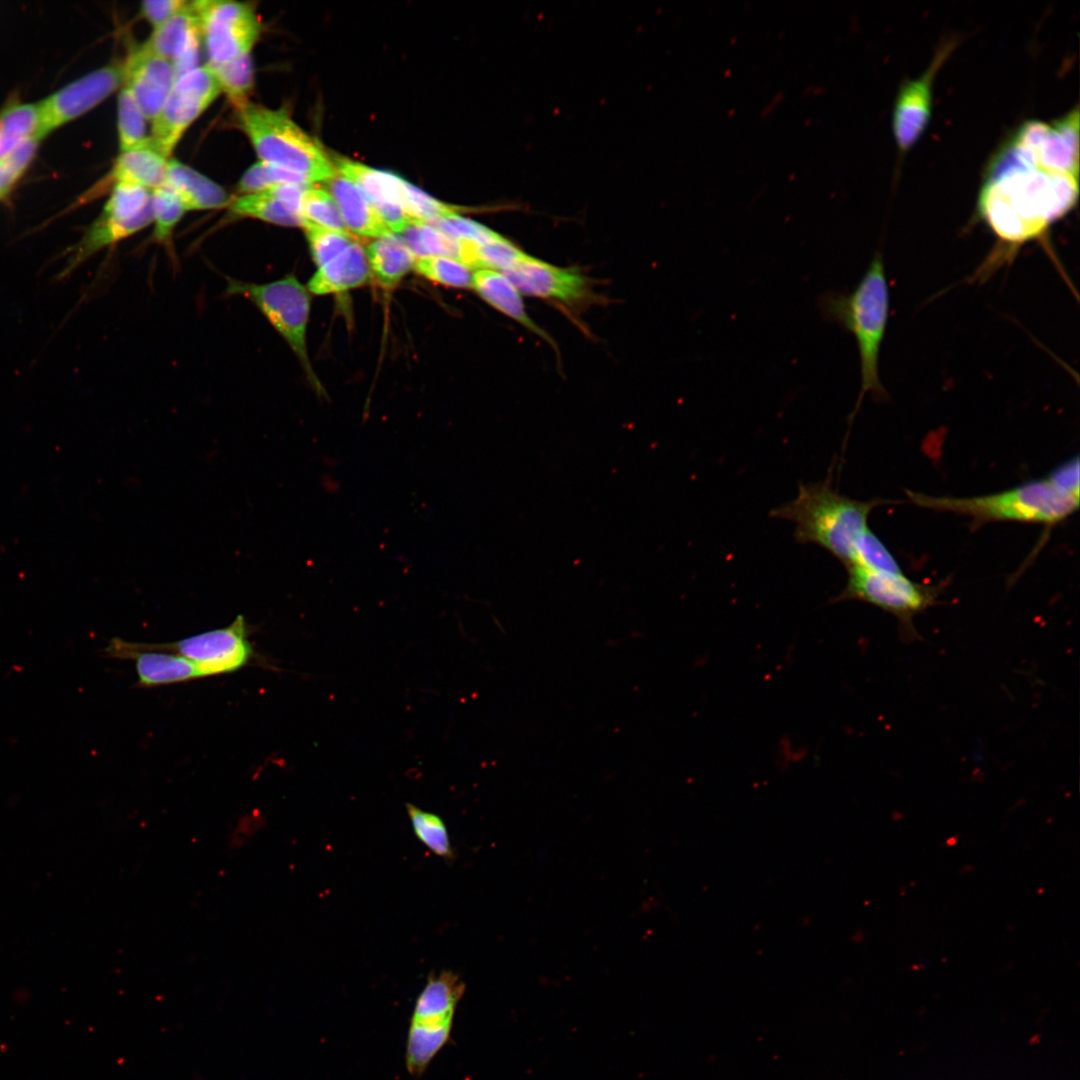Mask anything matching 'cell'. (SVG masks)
<instances>
[{
  "instance_id": "obj_8",
  "label": "cell",
  "mask_w": 1080,
  "mask_h": 1080,
  "mask_svg": "<svg viewBox=\"0 0 1080 1080\" xmlns=\"http://www.w3.org/2000/svg\"><path fill=\"white\" fill-rule=\"evenodd\" d=\"M152 191L133 184L114 183L101 213L77 243L65 252L61 277H66L98 252L152 223Z\"/></svg>"
},
{
  "instance_id": "obj_6",
  "label": "cell",
  "mask_w": 1080,
  "mask_h": 1080,
  "mask_svg": "<svg viewBox=\"0 0 1080 1080\" xmlns=\"http://www.w3.org/2000/svg\"><path fill=\"white\" fill-rule=\"evenodd\" d=\"M226 293L247 299L264 315L297 356L313 387L321 391L306 346L310 314L308 289L290 274L266 283L227 278Z\"/></svg>"
},
{
  "instance_id": "obj_33",
  "label": "cell",
  "mask_w": 1080,
  "mask_h": 1080,
  "mask_svg": "<svg viewBox=\"0 0 1080 1080\" xmlns=\"http://www.w3.org/2000/svg\"><path fill=\"white\" fill-rule=\"evenodd\" d=\"M209 67L215 74L221 90L235 107L249 101L248 96L254 86V73L250 54Z\"/></svg>"
},
{
  "instance_id": "obj_24",
  "label": "cell",
  "mask_w": 1080,
  "mask_h": 1080,
  "mask_svg": "<svg viewBox=\"0 0 1080 1080\" xmlns=\"http://www.w3.org/2000/svg\"><path fill=\"white\" fill-rule=\"evenodd\" d=\"M454 1016L411 1019L406 1044V1068L412 1076L422 1075L432 1059L449 1041Z\"/></svg>"
},
{
  "instance_id": "obj_20",
  "label": "cell",
  "mask_w": 1080,
  "mask_h": 1080,
  "mask_svg": "<svg viewBox=\"0 0 1080 1080\" xmlns=\"http://www.w3.org/2000/svg\"><path fill=\"white\" fill-rule=\"evenodd\" d=\"M324 183L325 189L334 198L348 231L374 239L391 233L354 182L336 172Z\"/></svg>"
},
{
  "instance_id": "obj_32",
  "label": "cell",
  "mask_w": 1080,
  "mask_h": 1080,
  "mask_svg": "<svg viewBox=\"0 0 1080 1080\" xmlns=\"http://www.w3.org/2000/svg\"><path fill=\"white\" fill-rule=\"evenodd\" d=\"M146 121L131 92L122 86L118 97V136L121 152L151 143L146 133Z\"/></svg>"
},
{
  "instance_id": "obj_45",
  "label": "cell",
  "mask_w": 1080,
  "mask_h": 1080,
  "mask_svg": "<svg viewBox=\"0 0 1080 1080\" xmlns=\"http://www.w3.org/2000/svg\"><path fill=\"white\" fill-rule=\"evenodd\" d=\"M955 840H956L955 838L949 839L950 844H954L956 842Z\"/></svg>"
},
{
  "instance_id": "obj_28",
  "label": "cell",
  "mask_w": 1080,
  "mask_h": 1080,
  "mask_svg": "<svg viewBox=\"0 0 1080 1080\" xmlns=\"http://www.w3.org/2000/svg\"><path fill=\"white\" fill-rule=\"evenodd\" d=\"M40 130L38 104L15 103L0 112V160L26 142L37 139Z\"/></svg>"
},
{
  "instance_id": "obj_43",
  "label": "cell",
  "mask_w": 1080,
  "mask_h": 1080,
  "mask_svg": "<svg viewBox=\"0 0 1080 1080\" xmlns=\"http://www.w3.org/2000/svg\"><path fill=\"white\" fill-rule=\"evenodd\" d=\"M189 2L185 0H148L141 3L140 11L142 16L155 29L187 7Z\"/></svg>"
},
{
  "instance_id": "obj_19",
  "label": "cell",
  "mask_w": 1080,
  "mask_h": 1080,
  "mask_svg": "<svg viewBox=\"0 0 1080 1080\" xmlns=\"http://www.w3.org/2000/svg\"><path fill=\"white\" fill-rule=\"evenodd\" d=\"M192 2L158 28L145 42L154 53L172 63L176 79L198 67L201 40Z\"/></svg>"
},
{
  "instance_id": "obj_44",
  "label": "cell",
  "mask_w": 1080,
  "mask_h": 1080,
  "mask_svg": "<svg viewBox=\"0 0 1080 1080\" xmlns=\"http://www.w3.org/2000/svg\"><path fill=\"white\" fill-rule=\"evenodd\" d=\"M1047 477L1065 493L1079 497L1078 456L1056 467Z\"/></svg>"
},
{
  "instance_id": "obj_13",
  "label": "cell",
  "mask_w": 1080,
  "mask_h": 1080,
  "mask_svg": "<svg viewBox=\"0 0 1080 1080\" xmlns=\"http://www.w3.org/2000/svg\"><path fill=\"white\" fill-rule=\"evenodd\" d=\"M124 62L112 63L69 83L38 103L42 139L105 100L123 85Z\"/></svg>"
},
{
  "instance_id": "obj_22",
  "label": "cell",
  "mask_w": 1080,
  "mask_h": 1080,
  "mask_svg": "<svg viewBox=\"0 0 1080 1080\" xmlns=\"http://www.w3.org/2000/svg\"><path fill=\"white\" fill-rule=\"evenodd\" d=\"M471 287L489 305L555 347L550 335L527 314L521 293L502 272L479 269L473 273Z\"/></svg>"
},
{
  "instance_id": "obj_1",
  "label": "cell",
  "mask_w": 1080,
  "mask_h": 1080,
  "mask_svg": "<svg viewBox=\"0 0 1080 1080\" xmlns=\"http://www.w3.org/2000/svg\"><path fill=\"white\" fill-rule=\"evenodd\" d=\"M1078 180L1077 175L1044 169L1006 144L978 196L977 216L998 240L980 274L1013 258L1024 244L1044 238L1051 225L1075 207Z\"/></svg>"
},
{
  "instance_id": "obj_21",
  "label": "cell",
  "mask_w": 1080,
  "mask_h": 1080,
  "mask_svg": "<svg viewBox=\"0 0 1080 1080\" xmlns=\"http://www.w3.org/2000/svg\"><path fill=\"white\" fill-rule=\"evenodd\" d=\"M370 274L365 249L354 241L338 256L320 266L307 288L317 295L338 293L364 285Z\"/></svg>"
},
{
  "instance_id": "obj_12",
  "label": "cell",
  "mask_w": 1080,
  "mask_h": 1080,
  "mask_svg": "<svg viewBox=\"0 0 1080 1080\" xmlns=\"http://www.w3.org/2000/svg\"><path fill=\"white\" fill-rule=\"evenodd\" d=\"M151 645L193 661L203 677L237 671L246 665L253 655L248 640L247 623L242 615L237 616L224 628L203 632L178 642Z\"/></svg>"
},
{
  "instance_id": "obj_42",
  "label": "cell",
  "mask_w": 1080,
  "mask_h": 1080,
  "mask_svg": "<svg viewBox=\"0 0 1080 1080\" xmlns=\"http://www.w3.org/2000/svg\"><path fill=\"white\" fill-rule=\"evenodd\" d=\"M39 140L33 139L6 158L0 160V200L4 199L13 189L16 182L31 163Z\"/></svg>"
},
{
  "instance_id": "obj_14",
  "label": "cell",
  "mask_w": 1080,
  "mask_h": 1080,
  "mask_svg": "<svg viewBox=\"0 0 1080 1080\" xmlns=\"http://www.w3.org/2000/svg\"><path fill=\"white\" fill-rule=\"evenodd\" d=\"M954 47V40L943 43L927 69L900 87L893 110L892 126L901 151L916 143L925 130L930 114L934 77Z\"/></svg>"
},
{
  "instance_id": "obj_36",
  "label": "cell",
  "mask_w": 1080,
  "mask_h": 1080,
  "mask_svg": "<svg viewBox=\"0 0 1080 1080\" xmlns=\"http://www.w3.org/2000/svg\"><path fill=\"white\" fill-rule=\"evenodd\" d=\"M413 269L421 276L454 288H468L472 285L473 272L463 262L443 256L416 258Z\"/></svg>"
},
{
  "instance_id": "obj_34",
  "label": "cell",
  "mask_w": 1080,
  "mask_h": 1080,
  "mask_svg": "<svg viewBox=\"0 0 1080 1080\" xmlns=\"http://www.w3.org/2000/svg\"><path fill=\"white\" fill-rule=\"evenodd\" d=\"M303 226L312 224L349 233L332 195L323 187L311 184L302 200Z\"/></svg>"
},
{
  "instance_id": "obj_23",
  "label": "cell",
  "mask_w": 1080,
  "mask_h": 1080,
  "mask_svg": "<svg viewBox=\"0 0 1080 1080\" xmlns=\"http://www.w3.org/2000/svg\"><path fill=\"white\" fill-rule=\"evenodd\" d=\"M165 184L176 193L187 211L228 208L232 201L220 185L175 159L168 160Z\"/></svg>"
},
{
  "instance_id": "obj_5",
  "label": "cell",
  "mask_w": 1080,
  "mask_h": 1080,
  "mask_svg": "<svg viewBox=\"0 0 1080 1080\" xmlns=\"http://www.w3.org/2000/svg\"><path fill=\"white\" fill-rule=\"evenodd\" d=\"M240 128L262 162L304 177L325 182L336 169L318 142L303 131L283 109H269L247 101L236 107Z\"/></svg>"
},
{
  "instance_id": "obj_4",
  "label": "cell",
  "mask_w": 1080,
  "mask_h": 1080,
  "mask_svg": "<svg viewBox=\"0 0 1080 1080\" xmlns=\"http://www.w3.org/2000/svg\"><path fill=\"white\" fill-rule=\"evenodd\" d=\"M906 494L910 502L919 507L968 516L974 527L995 521L1054 525L1079 507V497L1065 493L1048 477L1002 492L968 498L930 496L909 490Z\"/></svg>"
},
{
  "instance_id": "obj_15",
  "label": "cell",
  "mask_w": 1080,
  "mask_h": 1080,
  "mask_svg": "<svg viewBox=\"0 0 1080 1080\" xmlns=\"http://www.w3.org/2000/svg\"><path fill=\"white\" fill-rule=\"evenodd\" d=\"M176 81L172 63L154 53L146 44L136 46L124 62L125 86L147 121H152Z\"/></svg>"
},
{
  "instance_id": "obj_7",
  "label": "cell",
  "mask_w": 1080,
  "mask_h": 1080,
  "mask_svg": "<svg viewBox=\"0 0 1080 1080\" xmlns=\"http://www.w3.org/2000/svg\"><path fill=\"white\" fill-rule=\"evenodd\" d=\"M845 569L846 585L830 602L855 600L871 604L897 619L903 641L920 638L914 619L937 603L936 586L915 582L902 572L874 571L857 565Z\"/></svg>"
},
{
  "instance_id": "obj_37",
  "label": "cell",
  "mask_w": 1080,
  "mask_h": 1080,
  "mask_svg": "<svg viewBox=\"0 0 1080 1080\" xmlns=\"http://www.w3.org/2000/svg\"><path fill=\"white\" fill-rule=\"evenodd\" d=\"M849 565H857L874 571L902 572L896 559L869 528L859 537L852 560L847 566Z\"/></svg>"
},
{
  "instance_id": "obj_11",
  "label": "cell",
  "mask_w": 1080,
  "mask_h": 1080,
  "mask_svg": "<svg viewBox=\"0 0 1080 1080\" xmlns=\"http://www.w3.org/2000/svg\"><path fill=\"white\" fill-rule=\"evenodd\" d=\"M1008 143L1044 169L1079 176L1078 105L1052 122L1026 121Z\"/></svg>"
},
{
  "instance_id": "obj_2",
  "label": "cell",
  "mask_w": 1080,
  "mask_h": 1080,
  "mask_svg": "<svg viewBox=\"0 0 1080 1080\" xmlns=\"http://www.w3.org/2000/svg\"><path fill=\"white\" fill-rule=\"evenodd\" d=\"M822 318L853 334L859 352L861 389L849 423L867 393L876 399L887 398L880 381L879 355L889 313V288L881 252L871 260L863 277L850 292L828 290L817 300Z\"/></svg>"
},
{
  "instance_id": "obj_41",
  "label": "cell",
  "mask_w": 1080,
  "mask_h": 1080,
  "mask_svg": "<svg viewBox=\"0 0 1080 1080\" xmlns=\"http://www.w3.org/2000/svg\"><path fill=\"white\" fill-rule=\"evenodd\" d=\"M447 236L462 242L485 243L500 236L488 227L457 214L450 213L429 223Z\"/></svg>"
},
{
  "instance_id": "obj_25",
  "label": "cell",
  "mask_w": 1080,
  "mask_h": 1080,
  "mask_svg": "<svg viewBox=\"0 0 1080 1080\" xmlns=\"http://www.w3.org/2000/svg\"><path fill=\"white\" fill-rule=\"evenodd\" d=\"M365 253L370 271L380 285L389 289L413 269L416 260L401 237L393 233L375 238L365 248Z\"/></svg>"
},
{
  "instance_id": "obj_16",
  "label": "cell",
  "mask_w": 1080,
  "mask_h": 1080,
  "mask_svg": "<svg viewBox=\"0 0 1080 1080\" xmlns=\"http://www.w3.org/2000/svg\"><path fill=\"white\" fill-rule=\"evenodd\" d=\"M503 274L520 293L562 303L578 302L588 291L587 280L581 272L527 254Z\"/></svg>"
},
{
  "instance_id": "obj_10",
  "label": "cell",
  "mask_w": 1080,
  "mask_h": 1080,
  "mask_svg": "<svg viewBox=\"0 0 1080 1080\" xmlns=\"http://www.w3.org/2000/svg\"><path fill=\"white\" fill-rule=\"evenodd\" d=\"M222 92L206 64L178 77L157 116L151 121V145L164 157H170L189 126Z\"/></svg>"
},
{
  "instance_id": "obj_40",
  "label": "cell",
  "mask_w": 1080,
  "mask_h": 1080,
  "mask_svg": "<svg viewBox=\"0 0 1080 1080\" xmlns=\"http://www.w3.org/2000/svg\"><path fill=\"white\" fill-rule=\"evenodd\" d=\"M402 204L412 222L431 223L436 219L457 212L454 207L444 204L413 185L402 180Z\"/></svg>"
},
{
  "instance_id": "obj_29",
  "label": "cell",
  "mask_w": 1080,
  "mask_h": 1080,
  "mask_svg": "<svg viewBox=\"0 0 1080 1080\" xmlns=\"http://www.w3.org/2000/svg\"><path fill=\"white\" fill-rule=\"evenodd\" d=\"M460 261L471 269L505 272L526 254L501 235L485 243L460 242Z\"/></svg>"
},
{
  "instance_id": "obj_26",
  "label": "cell",
  "mask_w": 1080,
  "mask_h": 1080,
  "mask_svg": "<svg viewBox=\"0 0 1080 1080\" xmlns=\"http://www.w3.org/2000/svg\"><path fill=\"white\" fill-rule=\"evenodd\" d=\"M168 158L149 145L121 152L110 174L113 183H127L150 191L165 183Z\"/></svg>"
},
{
  "instance_id": "obj_18",
  "label": "cell",
  "mask_w": 1080,
  "mask_h": 1080,
  "mask_svg": "<svg viewBox=\"0 0 1080 1080\" xmlns=\"http://www.w3.org/2000/svg\"><path fill=\"white\" fill-rule=\"evenodd\" d=\"M104 652L110 657L135 661L138 682L144 687L203 677L193 661L179 654L157 649L151 644L113 638Z\"/></svg>"
},
{
  "instance_id": "obj_9",
  "label": "cell",
  "mask_w": 1080,
  "mask_h": 1080,
  "mask_svg": "<svg viewBox=\"0 0 1080 1080\" xmlns=\"http://www.w3.org/2000/svg\"><path fill=\"white\" fill-rule=\"evenodd\" d=\"M209 66L250 54L261 23L249 2L227 0L192 1Z\"/></svg>"
},
{
  "instance_id": "obj_35",
  "label": "cell",
  "mask_w": 1080,
  "mask_h": 1080,
  "mask_svg": "<svg viewBox=\"0 0 1080 1080\" xmlns=\"http://www.w3.org/2000/svg\"><path fill=\"white\" fill-rule=\"evenodd\" d=\"M406 810L417 839L435 855L449 859L453 851L445 823L438 815L408 803Z\"/></svg>"
},
{
  "instance_id": "obj_31",
  "label": "cell",
  "mask_w": 1080,
  "mask_h": 1080,
  "mask_svg": "<svg viewBox=\"0 0 1080 1080\" xmlns=\"http://www.w3.org/2000/svg\"><path fill=\"white\" fill-rule=\"evenodd\" d=\"M151 204L154 225L152 239L169 248L174 229L187 210L176 193L165 183L152 190Z\"/></svg>"
},
{
  "instance_id": "obj_38",
  "label": "cell",
  "mask_w": 1080,
  "mask_h": 1080,
  "mask_svg": "<svg viewBox=\"0 0 1080 1080\" xmlns=\"http://www.w3.org/2000/svg\"><path fill=\"white\" fill-rule=\"evenodd\" d=\"M311 184L304 177L287 171L275 165L259 161L255 163L242 175L239 183L238 190L242 194H252L264 191L271 187L288 184Z\"/></svg>"
},
{
  "instance_id": "obj_17",
  "label": "cell",
  "mask_w": 1080,
  "mask_h": 1080,
  "mask_svg": "<svg viewBox=\"0 0 1080 1080\" xmlns=\"http://www.w3.org/2000/svg\"><path fill=\"white\" fill-rule=\"evenodd\" d=\"M334 167L361 189L392 233H402L413 223L402 204L403 179L343 157L335 159Z\"/></svg>"
},
{
  "instance_id": "obj_27",
  "label": "cell",
  "mask_w": 1080,
  "mask_h": 1080,
  "mask_svg": "<svg viewBox=\"0 0 1080 1080\" xmlns=\"http://www.w3.org/2000/svg\"><path fill=\"white\" fill-rule=\"evenodd\" d=\"M228 208L237 216L254 218L279 226L303 227L302 216L271 188L258 193L242 194L232 199Z\"/></svg>"
},
{
  "instance_id": "obj_30",
  "label": "cell",
  "mask_w": 1080,
  "mask_h": 1080,
  "mask_svg": "<svg viewBox=\"0 0 1080 1080\" xmlns=\"http://www.w3.org/2000/svg\"><path fill=\"white\" fill-rule=\"evenodd\" d=\"M400 234H402L401 239L417 258L443 256L460 261V242L427 223H411Z\"/></svg>"
},
{
  "instance_id": "obj_3",
  "label": "cell",
  "mask_w": 1080,
  "mask_h": 1080,
  "mask_svg": "<svg viewBox=\"0 0 1080 1080\" xmlns=\"http://www.w3.org/2000/svg\"><path fill=\"white\" fill-rule=\"evenodd\" d=\"M832 472L831 466L825 480L799 482L796 498L775 507L769 516L795 523L797 543L817 545L845 567L859 537L869 528L870 512L883 501H860L839 493L832 486Z\"/></svg>"
},
{
  "instance_id": "obj_39",
  "label": "cell",
  "mask_w": 1080,
  "mask_h": 1080,
  "mask_svg": "<svg viewBox=\"0 0 1080 1080\" xmlns=\"http://www.w3.org/2000/svg\"><path fill=\"white\" fill-rule=\"evenodd\" d=\"M303 228L305 229L313 261L318 267L338 256L354 242L350 233L312 224H305Z\"/></svg>"
}]
</instances>
